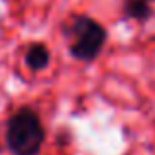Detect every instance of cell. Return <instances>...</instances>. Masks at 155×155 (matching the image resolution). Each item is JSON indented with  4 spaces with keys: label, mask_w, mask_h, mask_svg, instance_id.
I'll return each mask as SVG.
<instances>
[{
    "label": "cell",
    "mask_w": 155,
    "mask_h": 155,
    "mask_svg": "<svg viewBox=\"0 0 155 155\" xmlns=\"http://www.w3.org/2000/svg\"><path fill=\"white\" fill-rule=\"evenodd\" d=\"M6 145L14 155H38L45 141V130L34 108L22 106L8 118Z\"/></svg>",
    "instance_id": "6da1fadb"
},
{
    "label": "cell",
    "mask_w": 155,
    "mask_h": 155,
    "mask_svg": "<svg viewBox=\"0 0 155 155\" xmlns=\"http://www.w3.org/2000/svg\"><path fill=\"white\" fill-rule=\"evenodd\" d=\"M63 34L69 41V51L79 61H94L106 43V30L88 16H73L63 26Z\"/></svg>",
    "instance_id": "7a4b0ae2"
},
{
    "label": "cell",
    "mask_w": 155,
    "mask_h": 155,
    "mask_svg": "<svg viewBox=\"0 0 155 155\" xmlns=\"http://www.w3.org/2000/svg\"><path fill=\"white\" fill-rule=\"evenodd\" d=\"M122 14L126 20H136V22H147L153 14V6L149 0H124Z\"/></svg>",
    "instance_id": "277c9868"
},
{
    "label": "cell",
    "mask_w": 155,
    "mask_h": 155,
    "mask_svg": "<svg viewBox=\"0 0 155 155\" xmlns=\"http://www.w3.org/2000/svg\"><path fill=\"white\" fill-rule=\"evenodd\" d=\"M49 59H51V53L45 43H31V45H28L26 53H24V63L31 71H43L49 65Z\"/></svg>",
    "instance_id": "3957f363"
}]
</instances>
